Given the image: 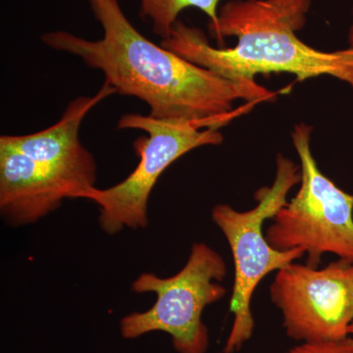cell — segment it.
<instances>
[{
    "label": "cell",
    "instance_id": "7",
    "mask_svg": "<svg viewBox=\"0 0 353 353\" xmlns=\"http://www.w3.org/2000/svg\"><path fill=\"white\" fill-rule=\"evenodd\" d=\"M270 296L292 340H343L353 323V263L339 259L319 268L294 262L277 271Z\"/></svg>",
    "mask_w": 353,
    "mask_h": 353
},
{
    "label": "cell",
    "instance_id": "14",
    "mask_svg": "<svg viewBox=\"0 0 353 353\" xmlns=\"http://www.w3.org/2000/svg\"><path fill=\"white\" fill-rule=\"evenodd\" d=\"M222 353H224V352H222Z\"/></svg>",
    "mask_w": 353,
    "mask_h": 353
},
{
    "label": "cell",
    "instance_id": "2",
    "mask_svg": "<svg viewBox=\"0 0 353 353\" xmlns=\"http://www.w3.org/2000/svg\"><path fill=\"white\" fill-rule=\"evenodd\" d=\"M313 0H230L220 7L213 38L234 37V48H216L197 28L178 21L160 46L179 57L233 81H255L259 74L289 73L299 82L331 76L353 88V48L326 52L304 43Z\"/></svg>",
    "mask_w": 353,
    "mask_h": 353
},
{
    "label": "cell",
    "instance_id": "12",
    "mask_svg": "<svg viewBox=\"0 0 353 353\" xmlns=\"http://www.w3.org/2000/svg\"><path fill=\"white\" fill-rule=\"evenodd\" d=\"M347 41L350 48H353V7H352V22L350 25V30H348Z\"/></svg>",
    "mask_w": 353,
    "mask_h": 353
},
{
    "label": "cell",
    "instance_id": "11",
    "mask_svg": "<svg viewBox=\"0 0 353 353\" xmlns=\"http://www.w3.org/2000/svg\"><path fill=\"white\" fill-rule=\"evenodd\" d=\"M287 353H353V338L322 343H303Z\"/></svg>",
    "mask_w": 353,
    "mask_h": 353
},
{
    "label": "cell",
    "instance_id": "4",
    "mask_svg": "<svg viewBox=\"0 0 353 353\" xmlns=\"http://www.w3.org/2000/svg\"><path fill=\"white\" fill-rule=\"evenodd\" d=\"M227 264L219 253L204 243L192 246L182 270L169 278L141 274L132 284L138 294L154 292L157 301L145 312L122 318L123 338L134 340L152 332L170 334L179 353H205L209 347L208 327L202 321L206 306L221 301L227 289L221 282L227 276Z\"/></svg>",
    "mask_w": 353,
    "mask_h": 353
},
{
    "label": "cell",
    "instance_id": "10",
    "mask_svg": "<svg viewBox=\"0 0 353 353\" xmlns=\"http://www.w3.org/2000/svg\"><path fill=\"white\" fill-rule=\"evenodd\" d=\"M221 0H141V14L150 21L153 32L162 39L169 38L178 22V16L185 9L194 7L208 16L209 26L218 21V6Z\"/></svg>",
    "mask_w": 353,
    "mask_h": 353
},
{
    "label": "cell",
    "instance_id": "5",
    "mask_svg": "<svg viewBox=\"0 0 353 353\" xmlns=\"http://www.w3.org/2000/svg\"><path fill=\"white\" fill-rule=\"evenodd\" d=\"M311 132L312 127L301 123L292 132L301 160V188L272 218L265 236L281 252L303 250L311 267H319L326 253L353 263V194L320 170L311 152Z\"/></svg>",
    "mask_w": 353,
    "mask_h": 353
},
{
    "label": "cell",
    "instance_id": "6",
    "mask_svg": "<svg viewBox=\"0 0 353 353\" xmlns=\"http://www.w3.org/2000/svg\"><path fill=\"white\" fill-rule=\"evenodd\" d=\"M117 127L141 130L148 134L134 143L139 164L117 185L108 189L90 188L80 196L99 206V225L111 236L126 228L148 227L150 194L158 179L172 163L194 148L223 143L219 130L201 129L188 121L157 119L150 115L131 113L123 115Z\"/></svg>",
    "mask_w": 353,
    "mask_h": 353
},
{
    "label": "cell",
    "instance_id": "8",
    "mask_svg": "<svg viewBox=\"0 0 353 353\" xmlns=\"http://www.w3.org/2000/svg\"><path fill=\"white\" fill-rule=\"evenodd\" d=\"M114 94H117L115 88L105 82L92 97H80L70 102L52 126L25 136L3 134L0 146L31 158L71 187L75 192L74 199H80L81 194L95 187L97 164L81 143L79 131L87 114Z\"/></svg>",
    "mask_w": 353,
    "mask_h": 353
},
{
    "label": "cell",
    "instance_id": "13",
    "mask_svg": "<svg viewBox=\"0 0 353 353\" xmlns=\"http://www.w3.org/2000/svg\"><path fill=\"white\" fill-rule=\"evenodd\" d=\"M350 334H353V323L352 324V326H350Z\"/></svg>",
    "mask_w": 353,
    "mask_h": 353
},
{
    "label": "cell",
    "instance_id": "3",
    "mask_svg": "<svg viewBox=\"0 0 353 353\" xmlns=\"http://www.w3.org/2000/svg\"><path fill=\"white\" fill-rule=\"evenodd\" d=\"M301 178L299 167L279 154L275 181L271 187L261 188L255 194V208L238 211L228 204H217L212 209L211 217L226 238L234 266L233 292L230 299L234 320L224 353L238 352L252 338L255 326L252 296L261 281L272 272L294 263L305 254L301 248L287 252L275 250L263 232L265 221L272 219L287 203L288 194L294 185L301 183Z\"/></svg>",
    "mask_w": 353,
    "mask_h": 353
},
{
    "label": "cell",
    "instance_id": "1",
    "mask_svg": "<svg viewBox=\"0 0 353 353\" xmlns=\"http://www.w3.org/2000/svg\"><path fill=\"white\" fill-rule=\"evenodd\" d=\"M90 4L103 28V38L88 41L55 31L41 39L53 50L101 70L117 94L145 102L152 117L219 130L243 112L245 108L234 109V102L275 99L256 81L229 80L148 41L127 19L118 0H90Z\"/></svg>",
    "mask_w": 353,
    "mask_h": 353
},
{
    "label": "cell",
    "instance_id": "9",
    "mask_svg": "<svg viewBox=\"0 0 353 353\" xmlns=\"http://www.w3.org/2000/svg\"><path fill=\"white\" fill-rule=\"evenodd\" d=\"M74 199L67 183L22 153L0 146V214L10 226L38 222Z\"/></svg>",
    "mask_w": 353,
    "mask_h": 353
}]
</instances>
